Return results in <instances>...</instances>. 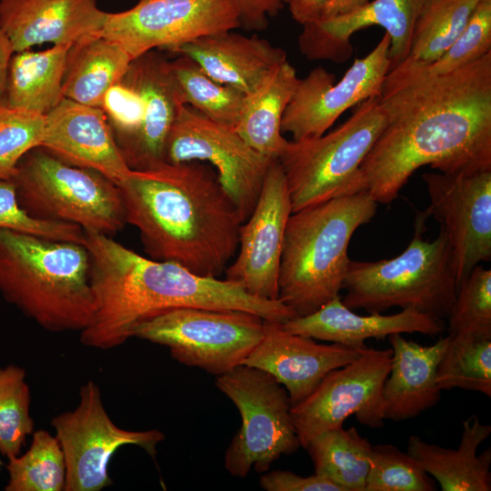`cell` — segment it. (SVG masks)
<instances>
[{"instance_id":"cell-1","label":"cell","mask_w":491,"mask_h":491,"mask_svg":"<svg viewBox=\"0 0 491 491\" xmlns=\"http://www.w3.org/2000/svg\"><path fill=\"white\" fill-rule=\"evenodd\" d=\"M386 124L361 169L377 204H390L420 167L444 174L491 170V52L450 73L386 76Z\"/></svg>"},{"instance_id":"cell-2","label":"cell","mask_w":491,"mask_h":491,"mask_svg":"<svg viewBox=\"0 0 491 491\" xmlns=\"http://www.w3.org/2000/svg\"><path fill=\"white\" fill-rule=\"evenodd\" d=\"M126 224L150 258L218 278L238 248L237 207L205 162L160 163L131 170L117 185Z\"/></svg>"},{"instance_id":"cell-3","label":"cell","mask_w":491,"mask_h":491,"mask_svg":"<svg viewBox=\"0 0 491 491\" xmlns=\"http://www.w3.org/2000/svg\"><path fill=\"white\" fill-rule=\"evenodd\" d=\"M85 246L95 299L92 320L80 332L86 346H119L132 337L138 323L175 307L243 310L280 323L296 317L279 299L257 298L225 279L142 256L109 235L85 231Z\"/></svg>"},{"instance_id":"cell-4","label":"cell","mask_w":491,"mask_h":491,"mask_svg":"<svg viewBox=\"0 0 491 491\" xmlns=\"http://www.w3.org/2000/svg\"><path fill=\"white\" fill-rule=\"evenodd\" d=\"M0 293L45 330L81 332L95 312L88 250L0 229Z\"/></svg>"},{"instance_id":"cell-5","label":"cell","mask_w":491,"mask_h":491,"mask_svg":"<svg viewBox=\"0 0 491 491\" xmlns=\"http://www.w3.org/2000/svg\"><path fill=\"white\" fill-rule=\"evenodd\" d=\"M376 206L364 191L290 215L279 264L278 299L296 316L312 314L339 296L350 262V240L373 219Z\"/></svg>"},{"instance_id":"cell-6","label":"cell","mask_w":491,"mask_h":491,"mask_svg":"<svg viewBox=\"0 0 491 491\" xmlns=\"http://www.w3.org/2000/svg\"><path fill=\"white\" fill-rule=\"evenodd\" d=\"M426 209L417 212L414 235L398 256L378 261L350 260L343 284V304L351 310L382 314L391 307L412 309L446 319L456 295L451 250L441 226L437 237L424 239Z\"/></svg>"},{"instance_id":"cell-7","label":"cell","mask_w":491,"mask_h":491,"mask_svg":"<svg viewBox=\"0 0 491 491\" xmlns=\"http://www.w3.org/2000/svg\"><path fill=\"white\" fill-rule=\"evenodd\" d=\"M386 116L379 96L360 103L337 128L317 137L287 141L278 156L292 213L367 191L361 165L380 135Z\"/></svg>"},{"instance_id":"cell-8","label":"cell","mask_w":491,"mask_h":491,"mask_svg":"<svg viewBox=\"0 0 491 491\" xmlns=\"http://www.w3.org/2000/svg\"><path fill=\"white\" fill-rule=\"evenodd\" d=\"M11 180L20 205L36 218L109 236L126 224L120 191L113 181L69 165L42 147L20 160Z\"/></svg>"},{"instance_id":"cell-9","label":"cell","mask_w":491,"mask_h":491,"mask_svg":"<svg viewBox=\"0 0 491 491\" xmlns=\"http://www.w3.org/2000/svg\"><path fill=\"white\" fill-rule=\"evenodd\" d=\"M265 320L243 310L175 307L138 323L132 337L165 346L177 362L220 376L243 365Z\"/></svg>"},{"instance_id":"cell-10","label":"cell","mask_w":491,"mask_h":491,"mask_svg":"<svg viewBox=\"0 0 491 491\" xmlns=\"http://www.w3.org/2000/svg\"><path fill=\"white\" fill-rule=\"evenodd\" d=\"M215 386L238 409L242 425L225 454V467L235 477L251 469L266 472L282 455L300 446L291 417V402L286 388L271 375L240 365L216 376Z\"/></svg>"},{"instance_id":"cell-11","label":"cell","mask_w":491,"mask_h":491,"mask_svg":"<svg viewBox=\"0 0 491 491\" xmlns=\"http://www.w3.org/2000/svg\"><path fill=\"white\" fill-rule=\"evenodd\" d=\"M66 466L65 491H100L113 485L108 466L123 446L143 448L153 459L165 439L157 429L131 431L118 427L105 411L99 386L92 380L80 387L79 404L50 422Z\"/></svg>"},{"instance_id":"cell-12","label":"cell","mask_w":491,"mask_h":491,"mask_svg":"<svg viewBox=\"0 0 491 491\" xmlns=\"http://www.w3.org/2000/svg\"><path fill=\"white\" fill-rule=\"evenodd\" d=\"M164 158L169 164L209 163L243 223L253 212L275 160L252 148L235 127L215 122L188 105L181 108L169 130Z\"/></svg>"},{"instance_id":"cell-13","label":"cell","mask_w":491,"mask_h":491,"mask_svg":"<svg viewBox=\"0 0 491 491\" xmlns=\"http://www.w3.org/2000/svg\"><path fill=\"white\" fill-rule=\"evenodd\" d=\"M392 349L365 347L352 362L327 373L305 400L291 406V417L304 448L318 434L342 427L355 416L371 428L384 425L381 391Z\"/></svg>"},{"instance_id":"cell-14","label":"cell","mask_w":491,"mask_h":491,"mask_svg":"<svg viewBox=\"0 0 491 491\" xmlns=\"http://www.w3.org/2000/svg\"><path fill=\"white\" fill-rule=\"evenodd\" d=\"M240 25L230 0H140L127 10L107 12L98 35L119 44L135 59L156 48L172 52Z\"/></svg>"},{"instance_id":"cell-15","label":"cell","mask_w":491,"mask_h":491,"mask_svg":"<svg viewBox=\"0 0 491 491\" xmlns=\"http://www.w3.org/2000/svg\"><path fill=\"white\" fill-rule=\"evenodd\" d=\"M390 37L385 33L376 47L365 57L356 58L344 76L322 66L312 69L299 79L283 115L282 133L293 140L320 136L350 107L380 96L391 68Z\"/></svg>"},{"instance_id":"cell-16","label":"cell","mask_w":491,"mask_h":491,"mask_svg":"<svg viewBox=\"0 0 491 491\" xmlns=\"http://www.w3.org/2000/svg\"><path fill=\"white\" fill-rule=\"evenodd\" d=\"M430 215L448 239L456 285L491 260V170L474 174L426 173Z\"/></svg>"},{"instance_id":"cell-17","label":"cell","mask_w":491,"mask_h":491,"mask_svg":"<svg viewBox=\"0 0 491 491\" xmlns=\"http://www.w3.org/2000/svg\"><path fill=\"white\" fill-rule=\"evenodd\" d=\"M292 214L286 179L272 161L250 216L239 229L238 254L225 270V280L262 299H278V273L287 220Z\"/></svg>"},{"instance_id":"cell-18","label":"cell","mask_w":491,"mask_h":491,"mask_svg":"<svg viewBox=\"0 0 491 491\" xmlns=\"http://www.w3.org/2000/svg\"><path fill=\"white\" fill-rule=\"evenodd\" d=\"M426 0H373L349 13L303 25L300 52L309 60L347 61L353 54L352 35L378 25L390 37L391 68L408 55L416 22Z\"/></svg>"},{"instance_id":"cell-19","label":"cell","mask_w":491,"mask_h":491,"mask_svg":"<svg viewBox=\"0 0 491 491\" xmlns=\"http://www.w3.org/2000/svg\"><path fill=\"white\" fill-rule=\"evenodd\" d=\"M283 323L265 320L261 340L243 365L271 375L286 390L291 406L305 400L330 371L357 358L361 349L288 332Z\"/></svg>"},{"instance_id":"cell-20","label":"cell","mask_w":491,"mask_h":491,"mask_svg":"<svg viewBox=\"0 0 491 491\" xmlns=\"http://www.w3.org/2000/svg\"><path fill=\"white\" fill-rule=\"evenodd\" d=\"M123 79L141 96L144 117L136 133L119 145L132 170L165 162V145L181 108L186 105L170 61L155 50L135 58Z\"/></svg>"},{"instance_id":"cell-21","label":"cell","mask_w":491,"mask_h":491,"mask_svg":"<svg viewBox=\"0 0 491 491\" xmlns=\"http://www.w3.org/2000/svg\"><path fill=\"white\" fill-rule=\"evenodd\" d=\"M40 147L69 165L96 171L116 185L132 170L105 112L66 97L45 115Z\"/></svg>"},{"instance_id":"cell-22","label":"cell","mask_w":491,"mask_h":491,"mask_svg":"<svg viewBox=\"0 0 491 491\" xmlns=\"http://www.w3.org/2000/svg\"><path fill=\"white\" fill-rule=\"evenodd\" d=\"M106 14L96 0H0V29L14 52L45 43L73 45L98 35Z\"/></svg>"},{"instance_id":"cell-23","label":"cell","mask_w":491,"mask_h":491,"mask_svg":"<svg viewBox=\"0 0 491 491\" xmlns=\"http://www.w3.org/2000/svg\"><path fill=\"white\" fill-rule=\"evenodd\" d=\"M282 325L288 332L356 349L366 347L365 341L369 338L384 339L404 333L436 336L446 327L444 318L412 309L394 315L360 316L346 307L340 296L316 312L296 316Z\"/></svg>"},{"instance_id":"cell-24","label":"cell","mask_w":491,"mask_h":491,"mask_svg":"<svg viewBox=\"0 0 491 491\" xmlns=\"http://www.w3.org/2000/svg\"><path fill=\"white\" fill-rule=\"evenodd\" d=\"M172 53L191 58L214 80L246 95L287 60L286 51L266 39L233 30L198 37Z\"/></svg>"},{"instance_id":"cell-25","label":"cell","mask_w":491,"mask_h":491,"mask_svg":"<svg viewBox=\"0 0 491 491\" xmlns=\"http://www.w3.org/2000/svg\"><path fill=\"white\" fill-rule=\"evenodd\" d=\"M392 356L381 391L384 419L396 422L414 418L436 406L441 396L436 382L438 362L449 337L431 346L407 340L402 334L388 336Z\"/></svg>"},{"instance_id":"cell-26","label":"cell","mask_w":491,"mask_h":491,"mask_svg":"<svg viewBox=\"0 0 491 491\" xmlns=\"http://www.w3.org/2000/svg\"><path fill=\"white\" fill-rule=\"evenodd\" d=\"M457 448H446L428 443L418 436L407 440L406 453L439 484L443 491H490L491 449L476 451L489 436L491 426L482 424L472 415L462 422Z\"/></svg>"},{"instance_id":"cell-27","label":"cell","mask_w":491,"mask_h":491,"mask_svg":"<svg viewBox=\"0 0 491 491\" xmlns=\"http://www.w3.org/2000/svg\"><path fill=\"white\" fill-rule=\"evenodd\" d=\"M71 45L15 52L1 101L8 106L45 115L64 98L63 81Z\"/></svg>"},{"instance_id":"cell-28","label":"cell","mask_w":491,"mask_h":491,"mask_svg":"<svg viewBox=\"0 0 491 491\" xmlns=\"http://www.w3.org/2000/svg\"><path fill=\"white\" fill-rule=\"evenodd\" d=\"M299 78L286 60L246 95L235 129L256 151L277 159L287 141L281 130L285 110Z\"/></svg>"},{"instance_id":"cell-29","label":"cell","mask_w":491,"mask_h":491,"mask_svg":"<svg viewBox=\"0 0 491 491\" xmlns=\"http://www.w3.org/2000/svg\"><path fill=\"white\" fill-rule=\"evenodd\" d=\"M133 56L99 35L71 45L63 81L64 97L100 107L106 92L126 73Z\"/></svg>"},{"instance_id":"cell-30","label":"cell","mask_w":491,"mask_h":491,"mask_svg":"<svg viewBox=\"0 0 491 491\" xmlns=\"http://www.w3.org/2000/svg\"><path fill=\"white\" fill-rule=\"evenodd\" d=\"M305 449L315 474L334 482L343 491H365L372 444L354 426L322 432Z\"/></svg>"},{"instance_id":"cell-31","label":"cell","mask_w":491,"mask_h":491,"mask_svg":"<svg viewBox=\"0 0 491 491\" xmlns=\"http://www.w3.org/2000/svg\"><path fill=\"white\" fill-rule=\"evenodd\" d=\"M477 2L426 0L415 25L408 55L396 66L416 68L437 60L461 34Z\"/></svg>"},{"instance_id":"cell-32","label":"cell","mask_w":491,"mask_h":491,"mask_svg":"<svg viewBox=\"0 0 491 491\" xmlns=\"http://www.w3.org/2000/svg\"><path fill=\"white\" fill-rule=\"evenodd\" d=\"M170 65L186 105L215 122L236 126L246 94L216 82L185 55H178Z\"/></svg>"},{"instance_id":"cell-33","label":"cell","mask_w":491,"mask_h":491,"mask_svg":"<svg viewBox=\"0 0 491 491\" xmlns=\"http://www.w3.org/2000/svg\"><path fill=\"white\" fill-rule=\"evenodd\" d=\"M5 491H65L66 466L61 446L46 430H37L27 451L8 458Z\"/></svg>"},{"instance_id":"cell-34","label":"cell","mask_w":491,"mask_h":491,"mask_svg":"<svg viewBox=\"0 0 491 491\" xmlns=\"http://www.w3.org/2000/svg\"><path fill=\"white\" fill-rule=\"evenodd\" d=\"M436 382L441 390L461 388L490 397L491 339L449 337L437 365Z\"/></svg>"},{"instance_id":"cell-35","label":"cell","mask_w":491,"mask_h":491,"mask_svg":"<svg viewBox=\"0 0 491 491\" xmlns=\"http://www.w3.org/2000/svg\"><path fill=\"white\" fill-rule=\"evenodd\" d=\"M451 338L491 339V269L480 264L461 281L446 317Z\"/></svg>"},{"instance_id":"cell-36","label":"cell","mask_w":491,"mask_h":491,"mask_svg":"<svg viewBox=\"0 0 491 491\" xmlns=\"http://www.w3.org/2000/svg\"><path fill=\"white\" fill-rule=\"evenodd\" d=\"M25 377V370L15 365L0 367V454L7 459L21 454L35 428Z\"/></svg>"},{"instance_id":"cell-37","label":"cell","mask_w":491,"mask_h":491,"mask_svg":"<svg viewBox=\"0 0 491 491\" xmlns=\"http://www.w3.org/2000/svg\"><path fill=\"white\" fill-rule=\"evenodd\" d=\"M421 465L393 445H372L365 491H434Z\"/></svg>"},{"instance_id":"cell-38","label":"cell","mask_w":491,"mask_h":491,"mask_svg":"<svg viewBox=\"0 0 491 491\" xmlns=\"http://www.w3.org/2000/svg\"><path fill=\"white\" fill-rule=\"evenodd\" d=\"M491 52V0H478L465 28L451 46L433 63L416 68H401L422 76L450 73Z\"/></svg>"},{"instance_id":"cell-39","label":"cell","mask_w":491,"mask_h":491,"mask_svg":"<svg viewBox=\"0 0 491 491\" xmlns=\"http://www.w3.org/2000/svg\"><path fill=\"white\" fill-rule=\"evenodd\" d=\"M45 115L0 103V179H11L20 160L40 147Z\"/></svg>"},{"instance_id":"cell-40","label":"cell","mask_w":491,"mask_h":491,"mask_svg":"<svg viewBox=\"0 0 491 491\" xmlns=\"http://www.w3.org/2000/svg\"><path fill=\"white\" fill-rule=\"evenodd\" d=\"M0 229L85 245V232L80 226L39 219L28 214L20 205L11 179H0Z\"/></svg>"},{"instance_id":"cell-41","label":"cell","mask_w":491,"mask_h":491,"mask_svg":"<svg viewBox=\"0 0 491 491\" xmlns=\"http://www.w3.org/2000/svg\"><path fill=\"white\" fill-rule=\"evenodd\" d=\"M100 108L105 112L117 145L133 136L144 117V103L123 78L105 95Z\"/></svg>"},{"instance_id":"cell-42","label":"cell","mask_w":491,"mask_h":491,"mask_svg":"<svg viewBox=\"0 0 491 491\" xmlns=\"http://www.w3.org/2000/svg\"><path fill=\"white\" fill-rule=\"evenodd\" d=\"M259 485L266 491H343L339 486L322 476L314 474L301 476L284 470L263 474Z\"/></svg>"},{"instance_id":"cell-43","label":"cell","mask_w":491,"mask_h":491,"mask_svg":"<svg viewBox=\"0 0 491 491\" xmlns=\"http://www.w3.org/2000/svg\"><path fill=\"white\" fill-rule=\"evenodd\" d=\"M235 7L240 24L245 28L262 30L267 26V17L276 15L284 0H230Z\"/></svg>"},{"instance_id":"cell-44","label":"cell","mask_w":491,"mask_h":491,"mask_svg":"<svg viewBox=\"0 0 491 491\" xmlns=\"http://www.w3.org/2000/svg\"><path fill=\"white\" fill-rule=\"evenodd\" d=\"M328 0H288L292 18L302 25L315 22L321 16Z\"/></svg>"},{"instance_id":"cell-45","label":"cell","mask_w":491,"mask_h":491,"mask_svg":"<svg viewBox=\"0 0 491 491\" xmlns=\"http://www.w3.org/2000/svg\"><path fill=\"white\" fill-rule=\"evenodd\" d=\"M369 0H328L319 19L329 18L349 13L366 5Z\"/></svg>"},{"instance_id":"cell-46","label":"cell","mask_w":491,"mask_h":491,"mask_svg":"<svg viewBox=\"0 0 491 491\" xmlns=\"http://www.w3.org/2000/svg\"><path fill=\"white\" fill-rule=\"evenodd\" d=\"M14 53L9 39L0 29V103L5 94L8 66Z\"/></svg>"},{"instance_id":"cell-47","label":"cell","mask_w":491,"mask_h":491,"mask_svg":"<svg viewBox=\"0 0 491 491\" xmlns=\"http://www.w3.org/2000/svg\"><path fill=\"white\" fill-rule=\"evenodd\" d=\"M2 466H3V462L0 460V469H1Z\"/></svg>"},{"instance_id":"cell-48","label":"cell","mask_w":491,"mask_h":491,"mask_svg":"<svg viewBox=\"0 0 491 491\" xmlns=\"http://www.w3.org/2000/svg\"><path fill=\"white\" fill-rule=\"evenodd\" d=\"M284 2H288V0H284Z\"/></svg>"}]
</instances>
